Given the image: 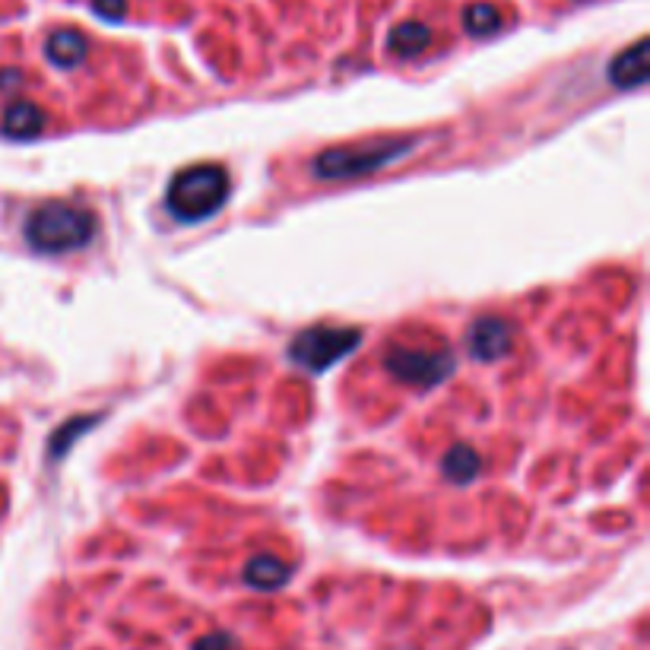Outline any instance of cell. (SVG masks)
Returning <instances> with one entry per match:
<instances>
[{
	"mask_svg": "<svg viewBox=\"0 0 650 650\" xmlns=\"http://www.w3.org/2000/svg\"><path fill=\"white\" fill-rule=\"evenodd\" d=\"M232 181L222 165H194L172 178L169 191H165V207L178 222H203L213 216L229 197Z\"/></svg>",
	"mask_w": 650,
	"mask_h": 650,
	"instance_id": "obj_1",
	"label": "cell"
},
{
	"mask_svg": "<svg viewBox=\"0 0 650 650\" xmlns=\"http://www.w3.org/2000/svg\"><path fill=\"white\" fill-rule=\"evenodd\" d=\"M96 235V219L73 203L51 200L26 219V241L42 254H67L89 245Z\"/></svg>",
	"mask_w": 650,
	"mask_h": 650,
	"instance_id": "obj_2",
	"label": "cell"
},
{
	"mask_svg": "<svg viewBox=\"0 0 650 650\" xmlns=\"http://www.w3.org/2000/svg\"><path fill=\"white\" fill-rule=\"evenodd\" d=\"M416 150V140H381L371 146H349V150H327L311 162V172L324 181L359 178L368 172H378L384 165L410 156Z\"/></svg>",
	"mask_w": 650,
	"mask_h": 650,
	"instance_id": "obj_3",
	"label": "cell"
},
{
	"mask_svg": "<svg viewBox=\"0 0 650 650\" xmlns=\"http://www.w3.org/2000/svg\"><path fill=\"white\" fill-rule=\"evenodd\" d=\"M362 343L359 330L346 327H311L302 330L299 337L289 346V359L295 365H302L308 371H327L330 365H337L346 352H352Z\"/></svg>",
	"mask_w": 650,
	"mask_h": 650,
	"instance_id": "obj_4",
	"label": "cell"
},
{
	"mask_svg": "<svg viewBox=\"0 0 650 650\" xmlns=\"http://www.w3.org/2000/svg\"><path fill=\"white\" fill-rule=\"evenodd\" d=\"M384 368L410 387H435L454 371V356L441 349H390Z\"/></svg>",
	"mask_w": 650,
	"mask_h": 650,
	"instance_id": "obj_5",
	"label": "cell"
},
{
	"mask_svg": "<svg viewBox=\"0 0 650 650\" xmlns=\"http://www.w3.org/2000/svg\"><path fill=\"white\" fill-rule=\"evenodd\" d=\"M511 346V327L498 318H479L467 333V349L479 362H495Z\"/></svg>",
	"mask_w": 650,
	"mask_h": 650,
	"instance_id": "obj_6",
	"label": "cell"
},
{
	"mask_svg": "<svg viewBox=\"0 0 650 650\" xmlns=\"http://www.w3.org/2000/svg\"><path fill=\"white\" fill-rule=\"evenodd\" d=\"M609 80L619 89H635L647 80V42H635L609 64Z\"/></svg>",
	"mask_w": 650,
	"mask_h": 650,
	"instance_id": "obj_7",
	"label": "cell"
},
{
	"mask_svg": "<svg viewBox=\"0 0 650 650\" xmlns=\"http://www.w3.org/2000/svg\"><path fill=\"white\" fill-rule=\"evenodd\" d=\"M45 51H48V58L54 64L70 70V67H77L86 58V39H83L80 32H73V29H58V32L48 35Z\"/></svg>",
	"mask_w": 650,
	"mask_h": 650,
	"instance_id": "obj_8",
	"label": "cell"
},
{
	"mask_svg": "<svg viewBox=\"0 0 650 650\" xmlns=\"http://www.w3.org/2000/svg\"><path fill=\"white\" fill-rule=\"evenodd\" d=\"M245 581L257 590H273V587H283L289 581V565H283L280 559L273 555H257V559L248 562L245 568Z\"/></svg>",
	"mask_w": 650,
	"mask_h": 650,
	"instance_id": "obj_9",
	"label": "cell"
},
{
	"mask_svg": "<svg viewBox=\"0 0 650 650\" xmlns=\"http://www.w3.org/2000/svg\"><path fill=\"white\" fill-rule=\"evenodd\" d=\"M4 130L10 137H35L42 130V111L32 102H16L4 111Z\"/></svg>",
	"mask_w": 650,
	"mask_h": 650,
	"instance_id": "obj_10",
	"label": "cell"
},
{
	"mask_svg": "<svg viewBox=\"0 0 650 650\" xmlns=\"http://www.w3.org/2000/svg\"><path fill=\"white\" fill-rule=\"evenodd\" d=\"M432 42V32L422 23H403L390 32V51L400 54V58H416Z\"/></svg>",
	"mask_w": 650,
	"mask_h": 650,
	"instance_id": "obj_11",
	"label": "cell"
},
{
	"mask_svg": "<svg viewBox=\"0 0 650 650\" xmlns=\"http://www.w3.org/2000/svg\"><path fill=\"white\" fill-rule=\"evenodd\" d=\"M479 457H476V451H470L467 444H457V448H451L448 451V457L441 460V470H444V476H448L451 482H473L476 479V473H479Z\"/></svg>",
	"mask_w": 650,
	"mask_h": 650,
	"instance_id": "obj_12",
	"label": "cell"
},
{
	"mask_svg": "<svg viewBox=\"0 0 650 650\" xmlns=\"http://www.w3.org/2000/svg\"><path fill=\"white\" fill-rule=\"evenodd\" d=\"M463 26H467V32L476 35V39H486V35L498 32L501 16H498V10L489 7V4H473L467 13H463Z\"/></svg>",
	"mask_w": 650,
	"mask_h": 650,
	"instance_id": "obj_13",
	"label": "cell"
},
{
	"mask_svg": "<svg viewBox=\"0 0 650 650\" xmlns=\"http://www.w3.org/2000/svg\"><path fill=\"white\" fill-rule=\"evenodd\" d=\"M96 13L108 16V20H118L124 13V0H96Z\"/></svg>",
	"mask_w": 650,
	"mask_h": 650,
	"instance_id": "obj_14",
	"label": "cell"
}]
</instances>
